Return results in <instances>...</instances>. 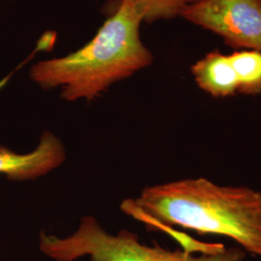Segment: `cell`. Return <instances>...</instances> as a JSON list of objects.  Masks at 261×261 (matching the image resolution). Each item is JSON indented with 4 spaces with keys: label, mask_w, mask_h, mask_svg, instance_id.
Returning <instances> with one entry per match:
<instances>
[{
    "label": "cell",
    "mask_w": 261,
    "mask_h": 261,
    "mask_svg": "<svg viewBox=\"0 0 261 261\" xmlns=\"http://www.w3.org/2000/svg\"><path fill=\"white\" fill-rule=\"evenodd\" d=\"M228 56L237 76L238 94L261 95V51L239 49Z\"/></svg>",
    "instance_id": "obj_7"
},
{
    "label": "cell",
    "mask_w": 261,
    "mask_h": 261,
    "mask_svg": "<svg viewBox=\"0 0 261 261\" xmlns=\"http://www.w3.org/2000/svg\"><path fill=\"white\" fill-rule=\"evenodd\" d=\"M180 17L213 32L234 50L261 51V0H199Z\"/></svg>",
    "instance_id": "obj_4"
},
{
    "label": "cell",
    "mask_w": 261,
    "mask_h": 261,
    "mask_svg": "<svg viewBox=\"0 0 261 261\" xmlns=\"http://www.w3.org/2000/svg\"><path fill=\"white\" fill-rule=\"evenodd\" d=\"M39 249L54 261H245L246 252L240 247H224L216 252H192L169 250L157 243L140 241L137 233L121 229L111 233L93 216L81 219L75 231L66 237L42 231Z\"/></svg>",
    "instance_id": "obj_3"
},
{
    "label": "cell",
    "mask_w": 261,
    "mask_h": 261,
    "mask_svg": "<svg viewBox=\"0 0 261 261\" xmlns=\"http://www.w3.org/2000/svg\"><path fill=\"white\" fill-rule=\"evenodd\" d=\"M142 22L152 23L180 17L182 11L199 0H132Z\"/></svg>",
    "instance_id": "obj_8"
},
{
    "label": "cell",
    "mask_w": 261,
    "mask_h": 261,
    "mask_svg": "<svg viewBox=\"0 0 261 261\" xmlns=\"http://www.w3.org/2000/svg\"><path fill=\"white\" fill-rule=\"evenodd\" d=\"M196 85L213 98L238 94V81L229 56L219 49L207 53L191 67Z\"/></svg>",
    "instance_id": "obj_6"
},
{
    "label": "cell",
    "mask_w": 261,
    "mask_h": 261,
    "mask_svg": "<svg viewBox=\"0 0 261 261\" xmlns=\"http://www.w3.org/2000/svg\"><path fill=\"white\" fill-rule=\"evenodd\" d=\"M141 23L133 1L118 0L89 43L68 56L38 62L30 77L45 90L60 87L68 102L92 101L152 64L153 54L140 39Z\"/></svg>",
    "instance_id": "obj_2"
},
{
    "label": "cell",
    "mask_w": 261,
    "mask_h": 261,
    "mask_svg": "<svg viewBox=\"0 0 261 261\" xmlns=\"http://www.w3.org/2000/svg\"><path fill=\"white\" fill-rule=\"evenodd\" d=\"M67 159L63 142L51 132H44L37 147L28 154H18L0 146V174L9 180H35L59 168Z\"/></svg>",
    "instance_id": "obj_5"
},
{
    "label": "cell",
    "mask_w": 261,
    "mask_h": 261,
    "mask_svg": "<svg viewBox=\"0 0 261 261\" xmlns=\"http://www.w3.org/2000/svg\"><path fill=\"white\" fill-rule=\"evenodd\" d=\"M123 212L157 229L180 226L203 235L227 237L261 258V192L222 186L203 177L144 188Z\"/></svg>",
    "instance_id": "obj_1"
}]
</instances>
